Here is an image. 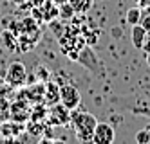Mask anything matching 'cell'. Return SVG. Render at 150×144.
Wrapping results in <instances>:
<instances>
[{
    "instance_id": "obj_1",
    "label": "cell",
    "mask_w": 150,
    "mask_h": 144,
    "mask_svg": "<svg viewBox=\"0 0 150 144\" xmlns=\"http://www.w3.org/2000/svg\"><path fill=\"white\" fill-rule=\"evenodd\" d=\"M74 130L76 137L81 142H92V133L94 128L98 124V119L96 115L89 114V112H78L76 108L71 110V123H69Z\"/></svg>"
},
{
    "instance_id": "obj_2",
    "label": "cell",
    "mask_w": 150,
    "mask_h": 144,
    "mask_svg": "<svg viewBox=\"0 0 150 144\" xmlns=\"http://www.w3.org/2000/svg\"><path fill=\"white\" fill-rule=\"evenodd\" d=\"M4 79H6V83L11 86V88L25 86V83H27V70H25V67H24V63H20V61L9 63Z\"/></svg>"
},
{
    "instance_id": "obj_3",
    "label": "cell",
    "mask_w": 150,
    "mask_h": 144,
    "mask_svg": "<svg viewBox=\"0 0 150 144\" xmlns=\"http://www.w3.org/2000/svg\"><path fill=\"white\" fill-rule=\"evenodd\" d=\"M60 85V103L69 110L78 108L81 103V94L72 83H58Z\"/></svg>"
},
{
    "instance_id": "obj_4",
    "label": "cell",
    "mask_w": 150,
    "mask_h": 144,
    "mask_svg": "<svg viewBox=\"0 0 150 144\" xmlns=\"http://www.w3.org/2000/svg\"><path fill=\"white\" fill-rule=\"evenodd\" d=\"M47 121L51 123V126H65L71 123V110L67 106H63L62 103L52 105L49 106Z\"/></svg>"
},
{
    "instance_id": "obj_5",
    "label": "cell",
    "mask_w": 150,
    "mask_h": 144,
    "mask_svg": "<svg viewBox=\"0 0 150 144\" xmlns=\"http://www.w3.org/2000/svg\"><path fill=\"white\" fill-rule=\"evenodd\" d=\"M22 131H25L24 123H18V121H13V119H7L0 123V135L6 140H16L22 135Z\"/></svg>"
},
{
    "instance_id": "obj_6",
    "label": "cell",
    "mask_w": 150,
    "mask_h": 144,
    "mask_svg": "<svg viewBox=\"0 0 150 144\" xmlns=\"http://www.w3.org/2000/svg\"><path fill=\"white\" fill-rule=\"evenodd\" d=\"M116 139V131L109 123H98L92 133V142L94 144H112Z\"/></svg>"
},
{
    "instance_id": "obj_7",
    "label": "cell",
    "mask_w": 150,
    "mask_h": 144,
    "mask_svg": "<svg viewBox=\"0 0 150 144\" xmlns=\"http://www.w3.org/2000/svg\"><path fill=\"white\" fill-rule=\"evenodd\" d=\"M76 61H80L85 69H89V70H92V72L98 70V56L94 54V51H92L91 47H83L81 52L78 54V60H76Z\"/></svg>"
},
{
    "instance_id": "obj_8",
    "label": "cell",
    "mask_w": 150,
    "mask_h": 144,
    "mask_svg": "<svg viewBox=\"0 0 150 144\" xmlns=\"http://www.w3.org/2000/svg\"><path fill=\"white\" fill-rule=\"evenodd\" d=\"M44 92H45V83L38 81L36 85H31L24 90V96L27 97V101L31 103H44Z\"/></svg>"
},
{
    "instance_id": "obj_9",
    "label": "cell",
    "mask_w": 150,
    "mask_h": 144,
    "mask_svg": "<svg viewBox=\"0 0 150 144\" xmlns=\"http://www.w3.org/2000/svg\"><path fill=\"white\" fill-rule=\"evenodd\" d=\"M44 103L52 106L60 103V85L54 81H45V92H44Z\"/></svg>"
},
{
    "instance_id": "obj_10",
    "label": "cell",
    "mask_w": 150,
    "mask_h": 144,
    "mask_svg": "<svg viewBox=\"0 0 150 144\" xmlns=\"http://www.w3.org/2000/svg\"><path fill=\"white\" fill-rule=\"evenodd\" d=\"M146 34H148V31L141 25V24H136L132 25V32H130V38H132V45L136 49H143L145 45V41H146Z\"/></svg>"
},
{
    "instance_id": "obj_11",
    "label": "cell",
    "mask_w": 150,
    "mask_h": 144,
    "mask_svg": "<svg viewBox=\"0 0 150 144\" xmlns=\"http://www.w3.org/2000/svg\"><path fill=\"white\" fill-rule=\"evenodd\" d=\"M69 4L72 6V9L76 11V15H85L89 13L94 6V0H69Z\"/></svg>"
},
{
    "instance_id": "obj_12",
    "label": "cell",
    "mask_w": 150,
    "mask_h": 144,
    "mask_svg": "<svg viewBox=\"0 0 150 144\" xmlns=\"http://www.w3.org/2000/svg\"><path fill=\"white\" fill-rule=\"evenodd\" d=\"M58 16H60L62 20L69 22V20H72L74 16H76V11L72 9V6H71L69 2H63V4L58 6Z\"/></svg>"
},
{
    "instance_id": "obj_13",
    "label": "cell",
    "mask_w": 150,
    "mask_h": 144,
    "mask_svg": "<svg viewBox=\"0 0 150 144\" xmlns=\"http://www.w3.org/2000/svg\"><path fill=\"white\" fill-rule=\"evenodd\" d=\"M141 16H143V11L139 9V7H130V9L127 11L125 20H127L128 25H136V24H139V22H141Z\"/></svg>"
},
{
    "instance_id": "obj_14",
    "label": "cell",
    "mask_w": 150,
    "mask_h": 144,
    "mask_svg": "<svg viewBox=\"0 0 150 144\" xmlns=\"http://www.w3.org/2000/svg\"><path fill=\"white\" fill-rule=\"evenodd\" d=\"M47 112H49V106L45 103H36V106L31 112V121H42L44 117H47Z\"/></svg>"
},
{
    "instance_id": "obj_15",
    "label": "cell",
    "mask_w": 150,
    "mask_h": 144,
    "mask_svg": "<svg viewBox=\"0 0 150 144\" xmlns=\"http://www.w3.org/2000/svg\"><path fill=\"white\" fill-rule=\"evenodd\" d=\"M2 40H4V45L9 49V51H16L18 47L15 45V43H18V36H15L9 29H6L4 32H2Z\"/></svg>"
},
{
    "instance_id": "obj_16",
    "label": "cell",
    "mask_w": 150,
    "mask_h": 144,
    "mask_svg": "<svg viewBox=\"0 0 150 144\" xmlns=\"http://www.w3.org/2000/svg\"><path fill=\"white\" fill-rule=\"evenodd\" d=\"M11 117V105L7 103V99H4V96H0V123L7 121Z\"/></svg>"
},
{
    "instance_id": "obj_17",
    "label": "cell",
    "mask_w": 150,
    "mask_h": 144,
    "mask_svg": "<svg viewBox=\"0 0 150 144\" xmlns=\"http://www.w3.org/2000/svg\"><path fill=\"white\" fill-rule=\"evenodd\" d=\"M136 142H139V144H150V133H148L146 128L139 130L137 133H136Z\"/></svg>"
},
{
    "instance_id": "obj_18",
    "label": "cell",
    "mask_w": 150,
    "mask_h": 144,
    "mask_svg": "<svg viewBox=\"0 0 150 144\" xmlns=\"http://www.w3.org/2000/svg\"><path fill=\"white\" fill-rule=\"evenodd\" d=\"M132 112L136 115H143V117H148L150 119V106H141V108H132Z\"/></svg>"
},
{
    "instance_id": "obj_19",
    "label": "cell",
    "mask_w": 150,
    "mask_h": 144,
    "mask_svg": "<svg viewBox=\"0 0 150 144\" xmlns=\"http://www.w3.org/2000/svg\"><path fill=\"white\" fill-rule=\"evenodd\" d=\"M139 24H141L146 31H150V16H145V15H143V16H141V22H139Z\"/></svg>"
},
{
    "instance_id": "obj_20",
    "label": "cell",
    "mask_w": 150,
    "mask_h": 144,
    "mask_svg": "<svg viewBox=\"0 0 150 144\" xmlns=\"http://www.w3.org/2000/svg\"><path fill=\"white\" fill-rule=\"evenodd\" d=\"M6 86H7L6 79H4V77H0V96H4V92H6Z\"/></svg>"
},
{
    "instance_id": "obj_21",
    "label": "cell",
    "mask_w": 150,
    "mask_h": 144,
    "mask_svg": "<svg viewBox=\"0 0 150 144\" xmlns=\"http://www.w3.org/2000/svg\"><path fill=\"white\" fill-rule=\"evenodd\" d=\"M52 2H54L56 6H60V4H63V2H69V0H52Z\"/></svg>"
},
{
    "instance_id": "obj_22",
    "label": "cell",
    "mask_w": 150,
    "mask_h": 144,
    "mask_svg": "<svg viewBox=\"0 0 150 144\" xmlns=\"http://www.w3.org/2000/svg\"><path fill=\"white\" fill-rule=\"evenodd\" d=\"M146 65L150 67V51H148V54H146Z\"/></svg>"
},
{
    "instance_id": "obj_23",
    "label": "cell",
    "mask_w": 150,
    "mask_h": 144,
    "mask_svg": "<svg viewBox=\"0 0 150 144\" xmlns=\"http://www.w3.org/2000/svg\"><path fill=\"white\" fill-rule=\"evenodd\" d=\"M13 2H15V4H24L25 0H13Z\"/></svg>"
},
{
    "instance_id": "obj_24",
    "label": "cell",
    "mask_w": 150,
    "mask_h": 144,
    "mask_svg": "<svg viewBox=\"0 0 150 144\" xmlns=\"http://www.w3.org/2000/svg\"><path fill=\"white\" fill-rule=\"evenodd\" d=\"M146 130H148V133H150V126H146Z\"/></svg>"
}]
</instances>
